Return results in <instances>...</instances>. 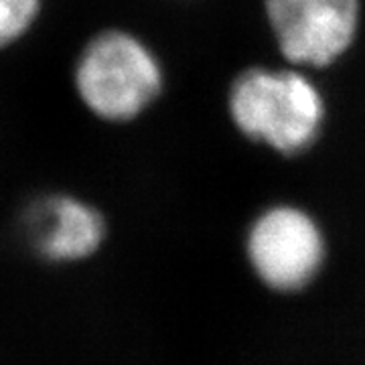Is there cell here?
I'll return each instance as SVG.
<instances>
[{
	"mask_svg": "<svg viewBox=\"0 0 365 365\" xmlns=\"http://www.w3.org/2000/svg\"><path fill=\"white\" fill-rule=\"evenodd\" d=\"M165 73L153 49L124 29H106L79 51L73 88L79 102L106 122H130L157 102Z\"/></svg>",
	"mask_w": 365,
	"mask_h": 365,
	"instance_id": "6da1fadb",
	"label": "cell"
},
{
	"mask_svg": "<svg viewBox=\"0 0 365 365\" xmlns=\"http://www.w3.org/2000/svg\"><path fill=\"white\" fill-rule=\"evenodd\" d=\"M230 114L252 140L282 155H299L317 140L325 104L313 81L299 71L254 67L232 83Z\"/></svg>",
	"mask_w": 365,
	"mask_h": 365,
	"instance_id": "7a4b0ae2",
	"label": "cell"
},
{
	"mask_svg": "<svg viewBox=\"0 0 365 365\" xmlns=\"http://www.w3.org/2000/svg\"><path fill=\"white\" fill-rule=\"evenodd\" d=\"M248 260L266 287L278 292L304 288L325 260V240L314 220L297 207L268 209L248 234Z\"/></svg>",
	"mask_w": 365,
	"mask_h": 365,
	"instance_id": "3957f363",
	"label": "cell"
},
{
	"mask_svg": "<svg viewBox=\"0 0 365 365\" xmlns=\"http://www.w3.org/2000/svg\"><path fill=\"white\" fill-rule=\"evenodd\" d=\"M266 14L290 63L325 67L351 47L359 0H266Z\"/></svg>",
	"mask_w": 365,
	"mask_h": 365,
	"instance_id": "277c9868",
	"label": "cell"
},
{
	"mask_svg": "<svg viewBox=\"0 0 365 365\" xmlns=\"http://www.w3.org/2000/svg\"><path fill=\"white\" fill-rule=\"evenodd\" d=\"M25 227L33 250L57 264L90 258L106 237L102 213L71 195H47L33 201Z\"/></svg>",
	"mask_w": 365,
	"mask_h": 365,
	"instance_id": "5b68a950",
	"label": "cell"
},
{
	"mask_svg": "<svg viewBox=\"0 0 365 365\" xmlns=\"http://www.w3.org/2000/svg\"><path fill=\"white\" fill-rule=\"evenodd\" d=\"M43 0H0V51L25 37L39 19Z\"/></svg>",
	"mask_w": 365,
	"mask_h": 365,
	"instance_id": "8992f818",
	"label": "cell"
}]
</instances>
